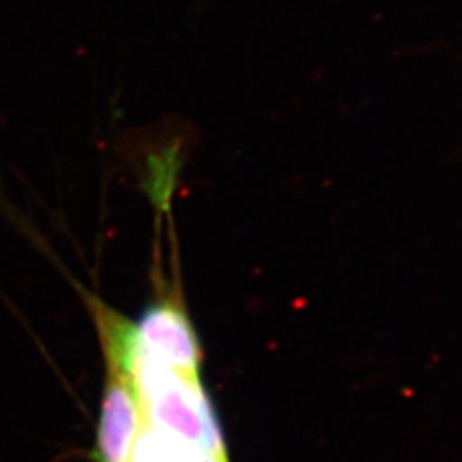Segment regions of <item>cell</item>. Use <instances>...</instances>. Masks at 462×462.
<instances>
[{
    "mask_svg": "<svg viewBox=\"0 0 462 462\" xmlns=\"http://www.w3.org/2000/svg\"><path fill=\"white\" fill-rule=\"evenodd\" d=\"M189 448L190 446L144 425L135 440L129 462H185Z\"/></svg>",
    "mask_w": 462,
    "mask_h": 462,
    "instance_id": "obj_2",
    "label": "cell"
},
{
    "mask_svg": "<svg viewBox=\"0 0 462 462\" xmlns=\"http://www.w3.org/2000/svg\"><path fill=\"white\" fill-rule=\"evenodd\" d=\"M106 365L95 459L129 462L135 440L144 427V418L127 375L116 364L106 362Z\"/></svg>",
    "mask_w": 462,
    "mask_h": 462,
    "instance_id": "obj_1",
    "label": "cell"
}]
</instances>
